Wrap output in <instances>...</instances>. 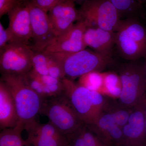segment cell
Listing matches in <instances>:
<instances>
[{
  "mask_svg": "<svg viewBox=\"0 0 146 146\" xmlns=\"http://www.w3.org/2000/svg\"><path fill=\"white\" fill-rule=\"evenodd\" d=\"M62 81L63 93L79 117L87 125L94 124L108 104L104 96L67 78Z\"/></svg>",
  "mask_w": 146,
  "mask_h": 146,
  "instance_id": "obj_1",
  "label": "cell"
},
{
  "mask_svg": "<svg viewBox=\"0 0 146 146\" xmlns=\"http://www.w3.org/2000/svg\"><path fill=\"white\" fill-rule=\"evenodd\" d=\"M25 75H2L1 78L13 96L18 118L17 125L24 127L27 123L35 119L44 100L29 85Z\"/></svg>",
  "mask_w": 146,
  "mask_h": 146,
  "instance_id": "obj_2",
  "label": "cell"
},
{
  "mask_svg": "<svg viewBox=\"0 0 146 146\" xmlns=\"http://www.w3.org/2000/svg\"><path fill=\"white\" fill-rule=\"evenodd\" d=\"M115 45L120 56L125 60L145 58L146 29L138 19H122L116 32Z\"/></svg>",
  "mask_w": 146,
  "mask_h": 146,
  "instance_id": "obj_3",
  "label": "cell"
},
{
  "mask_svg": "<svg viewBox=\"0 0 146 146\" xmlns=\"http://www.w3.org/2000/svg\"><path fill=\"white\" fill-rule=\"evenodd\" d=\"M60 63L65 78L74 80L91 72H101L112 61L91 50L72 54L51 53Z\"/></svg>",
  "mask_w": 146,
  "mask_h": 146,
  "instance_id": "obj_4",
  "label": "cell"
},
{
  "mask_svg": "<svg viewBox=\"0 0 146 146\" xmlns=\"http://www.w3.org/2000/svg\"><path fill=\"white\" fill-rule=\"evenodd\" d=\"M138 60L124 63L119 68V75L122 85L119 102L125 107L132 108L146 97L144 64Z\"/></svg>",
  "mask_w": 146,
  "mask_h": 146,
  "instance_id": "obj_5",
  "label": "cell"
},
{
  "mask_svg": "<svg viewBox=\"0 0 146 146\" xmlns=\"http://www.w3.org/2000/svg\"><path fill=\"white\" fill-rule=\"evenodd\" d=\"M40 113L48 117L50 122L66 136L85 124L63 93L45 99Z\"/></svg>",
  "mask_w": 146,
  "mask_h": 146,
  "instance_id": "obj_6",
  "label": "cell"
},
{
  "mask_svg": "<svg viewBox=\"0 0 146 146\" xmlns=\"http://www.w3.org/2000/svg\"><path fill=\"white\" fill-rule=\"evenodd\" d=\"M79 20L88 27H97L113 32L117 31L121 19L110 0H87L78 10Z\"/></svg>",
  "mask_w": 146,
  "mask_h": 146,
  "instance_id": "obj_7",
  "label": "cell"
},
{
  "mask_svg": "<svg viewBox=\"0 0 146 146\" xmlns=\"http://www.w3.org/2000/svg\"><path fill=\"white\" fill-rule=\"evenodd\" d=\"M33 50L28 44L13 42L0 52V70L2 75H25L32 69Z\"/></svg>",
  "mask_w": 146,
  "mask_h": 146,
  "instance_id": "obj_8",
  "label": "cell"
},
{
  "mask_svg": "<svg viewBox=\"0 0 146 146\" xmlns=\"http://www.w3.org/2000/svg\"><path fill=\"white\" fill-rule=\"evenodd\" d=\"M32 32L34 44L33 50L44 51L55 40L56 36L53 29L48 13L27 0Z\"/></svg>",
  "mask_w": 146,
  "mask_h": 146,
  "instance_id": "obj_9",
  "label": "cell"
},
{
  "mask_svg": "<svg viewBox=\"0 0 146 146\" xmlns=\"http://www.w3.org/2000/svg\"><path fill=\"white\" fill-rule=\"evenodd\" d=\"M24 129L27 134V141L32 146H68L67 136L50 122L40 123L35 119L27 123Z\"/></svg>",
  "mask_w": 146,
  "mask_h": 146,
  "instance_id": "obj_10",
  "label": "cell"
},
{
  "mask_svg": "<svg viewBox=\"0 0 146 146\" xmlns=\"http://www.w3.org/2000/svg\"><path fill=\"white\" fill-rule=\"evenodd\" d=\"M146 104L145 97L133 108L127 123L122 127L123 146H146Z\"/></svg>",
  "mask_w": 146,
  "mask_h": 146,
  "instance_id": "obj_11",
  "label": "cell"
},
{
  "mask_svg": "<svg viewBox=\"0 0 146 146\" xmlns=\"http://www.w3.org/2000/svg\"><path fill=\"white\" fill-rule=\"evenodd\" d=\"M88 25L85 21L79 20L64 34L57 36L44 51L49 53L72 54L86 49L84 39Z\"/></svg>",
  "mask_w": 146,
  "mask_h": 146,
  "instance_id": "obj_12",
  "label": "cell"
},
{
  "mask_svg": "<svg viewBox=\"0 0 146 146\" xmlns=\"http://www.w3.org/2000/svg\"><path fill=\"white\" fill-rule=\"evenodd\" d=\"M9 23L7 29L9 43L21 42L28 44L32 39L30 16L27 1L21 3L8 13Z\"/></svg>",
  "mask_w": 146,
  "mask_h": 146,
  "instance_id": "obj_13",
  "label": "cell"
},
{
  "mask_svg": "<svg viewBox=\"0 0 146 146\" xmlns=\"http://www.w3.org/2000/svg\"><path fill=\"white\" fill-rule=\"evenodd\" d=\"M48 14L56 37L68 31L78 19V10L73 0H60Z\"/></svg>",
  "mask_w": 146,
  "mask_h": 146,
  "instance_id": "obj_14",
  "label": "cell"
},
{
  "mask_svg": "<svg viewBox=\"0 0 146 146\" xmlns=\"http://www.w3.org/2000/svg\"><path fill=\"white\" fill-rule=\"evenodd\" d=\"M87 125L106 146H123L122 128L117 124L113 115L106 108L94 124Z\"/></svg>",
  "mask_w": 146,
  "mask_h": 146,
  "instance_id": "obj_15",
  "label": "cell"
},
{
  "mask_svg": "<svg viewBox=\"0 0 146 146\" xmlns=\"http://www.w3.org/2000/svg\"><path fill=\"white\" fill-rule=\"evenodd\" d=\"M84 39L86 47L104 57L112 58L116 32L97 27H88L84 32Z\"/></svg>",
  "mask_w": 146,
  "mask_h": 146,
  "instance_id": "obj_16",
  "label": "cell"
},
{
  "mask_svg": "<svg viewBox=\"0 0 146 146\" xmlns=\"http://www.w3.org/2000/svg\"><path fill=\"white\" fill-rule=\"evenodd\" d=\"M18 122L16 106L10 90L0 81V128L1 130L15 127Z\"/></svg>",
  "mask_w": 146,
  "mask_h": 146,
  "instance_id": "obj_17",
  "label": "cell"
},
{
  "mask_svg": "<svg viewBox=\"0 0 146 146\" xmlns=\"http://www.w3.org/2000/svg\"><path fill=\"white\" fill-rule=\"evenodd\" d=\"M23 127L16 125L12 128L3 129L0 133V146H32L22 136Z\"/></svg>",
  "mask_w": 146,
  "mask_h": 146,
  "instance_id": "obj_18",
  "label": "cell"
},
{
  "mask_svg": "<svg viewBox=\"0 0 146 146\" xmlns=\"http://www.w3.org/2000/svg\"><path fill=\"white\" fill-rule=\"evenodd\" d=\"M104 77L103 86L101 94L112 98H119L122 85L119 74L113 72L103 73Z\"/></svg>",
  "mask_w": 146,
  "mask_h": 146,
  "instance_id": "obj_19",
  "label": "cell"
},
{
  "mask_svg": "<svg viewBox=\"0 0 146 146\" xmlns=\"http://www.w3.org/2000/svg\"><path fill=\"white\" fill-rule=\"evenodd\" d=\"M117 11L121 20L126 18H135L137 16L141 4L138 0H110Z\"/></svg>",
  "mask_w": 146,
  "mask_h": 146,
  "instance_id": "obj_20",
  "label": "cell"
},
{
  "mask_svg": "<svg viewBox=\"0 0 146 146\" xmlns=\"http://www.w3.org/2000/svg\"><path fill=\"white\" fill-rule=\"evenodd\" d=\"M103 83V73L94 72L81 76L79 78L78 83L90 90L97 91L100 93Z\"/></svg>",
  "mask_w": 146,
  "mask_h": 146,
  "instance_id": "obj_21",
  "label": "cell"
},
{
  "mask_svg": "<svg viewBox=\"0 0 146 146\" xmlns=\"http://www.w3.org/2000/svg\"><path fill=\"white\" fill-rule=\"evenodd\" d=\"M48 60V55L47 52L33 50L32 69L40 75H49Z\"/></svg>",
  "mask_w": 146,
  "mask_h": 146,
  "instance_id": "obj_22",
  "label": "cell"
},
{
  "mask_svg": "<svg viewBox=\"0 0 146 146\" xmlns=\"http://www.w3.org/2000/svg\"><path fill=\"white\" fill-rule=\"evenodd\" d=\"M106 109L113 115L117 124L122 128L127 123L133 108L125 107L121 105L119 103L117 106H112L108 104Z\"/></svg>",
  "mask_w": 146,
  "mask_h": 146,
  "instance_id": "obj_23",
  "label": "cell"
},
{
  "mask_svg": "<svg viewBox=\"0 0 146 146\" xmlns=\"http://www.w3.org/2000/svg\"><path fill=\"white\" fill-rule=\"evenodd\" d=\"M47 53L49 58V75L55 78L62 80L65 76L60 63L52 53Z\"/></svg>",
  "mask_w": 146,
  "mask_h": 146,
  "instance_id": "obj_24",
  "label": "cell"
},
{
  "mask_svg": "<svg viewBox=\"0 0 146 146\" xmlns=\"http://www.w3.org/2000/svg\"><path fill=\"white\" fill-rule=\"evenodd\" d=\"M86 125H84L74 132L67 136L69 146H86L83 134L84 129Z\"/></svg>",
  "mask_w": 146,
  "mask_h": 146,
  "instance_id": "obj_25",
  "label": "cell"
},
{
  "mask_svg": "<svg viewBox=\"0 0 146 146\" xmlns=\"http://www.w3.org/2000/svg\"><path fill=\"white\" fill-rule=\"evenodd\" d=\"M83 134L86 146H106L95 133L89 129L87 125L84 127Z\"/></svg>",
  "mask_w": 146,
  "mask_h": 146,
  "instance_id": "obj_26",
  "label": "cell"
},
{
  "mask_svg": "<svg viewBox=\"0 0 146 146\" xmlns=\"http://www.w3.org/2000/svg\"><path fill=\"white\" fill-rule=\"evenodd\" d=\"M22 0H0V18L8 14Z\"/></svg>",
  "mask_w": 146,
  "mask_h": 146,
  "instance_id": "obj_27",
  "label": "cell"
},
{
  "mask_svg": "<svg viewBox=\"0 0 146 146\" xmlns=\"http://www.w3.org/2000/svg\"><path fill=\"white\" fill-rule=\"evenodd\" d=\"M33 4L48 13L60 0H29Z\"/></svg>",
  "mask_w": 146,
  "mask_h": 146,
  "instance_id": "obj_28",
  "label": "cell"
},
{
  "mask_svg": "<svg viewBox=\"0 0 146 146\" xmlns=\"http://www.w3.org/2000/svg\"><path fill=\"white\" fill-rule=\"evenodd\" d=\"M9 42V36L7 29L0 23V52L8 44Z\"/></svg>",
  "mask_w": 146,
  "mask_h": 146,
  "instance_id": "obj_29",
  "label": "cell"
},
{
  "mask_svg": "<svg viewBox=\"0 0 146 146\" xmlns=\"http://www.w3.org/2000/svg\"><path fill=\"white\" fill-rule=\"evenodd\" d=\"M73 1L75 3L81 5L87 0H73Z\"/></svg>",
  "mask_w": 146,
  "mask_h": 146,
  "instance_id": "obj_30",
  "label": "cell"
},
{
  "mask_svg": "<svg viewBox=\"0 0 146 146\" xmlns=\"http://www.w3.org/2000/svg\"><path fill=\"white\" fill-rule=\"evenodd\" d=\"M145 133L146 138V104L145 106Z\"/></svg>",
  "mask_w": 146,
  "mask_h": 146,
  "instance_id": "obj_31",
  "label": "cell"
},
{
  "mask_svg": "<svg viewBox=\"0 0 146 146\" xmlns=\"http://www.w3.org/2000/svg\"><path fill=\"white\" fill-rule=\"evenodd\" d=\"M138 2L140 3L142 5V3L143 2L145 1H146V0H138Z\"/></svg>",
  "mask_w": 146,
  "mask_h": 146,
  "instance_id": "obj_32",
  "label": "cell"
},
{
  "mask_svg": "<svg viewBox=\"0 0 146 146\" xmlns=\"http://www.w3.org/2000/svg\"><path fill=\"white\" fill-rule=\"evenodd\" d=\"M146 62L144 64V68H145V72L146 76V57L145 58Z\"/></svg>",
  "mask_w": 146,
  "mask_h": 146,
  "instance_id": "obj_33",
  "label": "cell"
},
{
  "mask_svg": "<svg viewBox=\"0 0 146 146\" xmlns=\"http://www.w3.org/2000/svg\"></svg>",
  "mask_w": 146,
  "mask_h": 146,
  "instance_id": "obj_34",
  "label": "cell"
},
{
  "mask_svg": "<svg viewBox=\"0 0 146 146\" xmlns=\"http://www.w3.org/2000/svg\"><path fill=\"white\" fill-rule=\"evenodd\" d=\"M68 146H69V145H68Z\"/></svg>",
  "mask_w": 146,
  "mask_h": 146,
  "instance_id": "obj_35",
  "label": "cell"
},
{
  "mask_svg": "<svg viewBox=\"0 0 146 146\" xmlns=\"http://www.w3.org/2000/svg\"></svg>",
  "mask_w": 146,
  "mask_h": 146,
  "instance_id": "obj_36",
  "label": "cell"
}]
</instances>
